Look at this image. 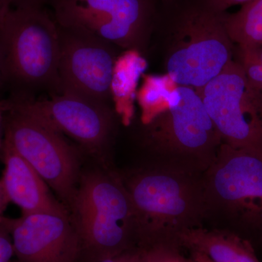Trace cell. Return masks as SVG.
Returning a JSON list of instances; mask_svg holds the SVG:
<instances>
[{
  "mask_svg": "<svg viewBox=\"0 0 262 262\" xmlns=\"http://www.w3.org/2000/svg\"><path fill=\"white\" fill-rule=\"evenodd\" d=\"M163 1H169V0H163Z\"/></svg>",
  "mask_w": 262,
  "mask_h": 262,
  "instance_id": "31",
  "label": "cell"
},
{
  "mask_svg": "<svg viewBox=\"0 0 262 262\" xmlns=\"http://www.w3.org/2000/svg\"><path fill=\"white\" fill-rule=\"evenodd\" d=\"M10 5L8 0H0V13L3 11L5 7Z\"/></svg>",
  "mask_w": 262,
  "mask_h": 262,
  "instance_id": "28",
  "label": "cell"
},
{
  "mask_svg": "<svg viewBox=\"0 0 262 262\" xmlns=\"http://www.w3.org/2000/svg\"><path fill=\"white\" fill-rule=\"evenodd\" d=\"M70 212L80 260L97 262L136 248L135 214L118 170L100 165L82 170Z\"/></svg>",
  "mask_w": 262,
  "mask_h": 262,
  "instance_id": "3",
  "label": "cell"
},
{
  "mask_svg": "<svg viewBox=\"0 0 262 262\" xmlns=\"http://www.w3.org/2000/svg\"><path fill=\"white\" fill-rule=\"evenodd\" d=\"M58 25L60 94L113 106L110 85L120 48L85 31Z\"/></svg>",
  "mask_w": 262,
  "mask_h": 262,
  "instance_id": "11",
  "label": "cell"
},
{
  "mask_svg": "<svg viewBox=\"0 0 262 262\" xmlns=\"http://www.w3.org/2000/svg\"><path fill=\"white\" fill-rule=\"evenodd\" d=\"M0 157L5 165L0 182L10 203L18 206L21 214L70 213L32 165L4 139Z\"/></svg>",
  "mask_w": 262,
  "mask_h": 262,
  "instance_id": "13",
  "label": "cell"
},
{
  "mask_svg": "<svg viewBox=\"0 0 262 262\" xmlns=\"http://www.w3.org/2000/svg\"><path fill=\"white\" fill-rule=\"evenodd\" d=\"M3 137H0V150H1L2 144H3Z\"/></svg>",
  "mask_w": 262,
  "mask_h": 262,
  "instance_id": "29",
  "label": "cell"
},
{
  "mask_svg": "<svg viewBox=\"0 0 262 262\" xmlns=\"http://www.w3.org/2000/svg\"><path fill=\"white\" fill-rule=\"evenodd\" d=\"M178 243L181 248L203 253L213 262H261L249 241L223 229L204 226L188 229Z\"/></svg>",
  "mask_w": 262,
  "mask_h": 262,
  "instance_id": "14",
  "label": "cell"
},
{
  "mask_svg": "<svg viewBox=\"0 0 262 262\" xmlns=\"http://www.w3.org/2000/svg\"><path fill=\"white\" fill-rule=\"evenodd\" d=\"M10 203L9 199L5 194L4 189L0 182V218L3 216V213Z\"/></svg>",
  "mask_w": 262,
  "mask_h": 262,
  "instance_id": "23",
  "label": "cell"
},
{
  "mask_svg": "<svg viewBox=\"0 0 262 262\" xmlns=\"http://www.w3.org/2000/svg\"><path fill=\"white\" fill-rule=\"evenodd\" d=\"M3 139L32 165L70 211L82 173L77 148L12 97L5 100Z\"/></svg>",
  "mask_w": 262,
  "mask_h": 262,
  "instance_id": "7",
  "label": "cell"
},
{
  "mask_svg": "<svg viewBox=\"0 0 262 262\" xmlns=\"http://www.w3.org/2000/svg\"><path fill=\"white\" fill-rule=\"evenodd\" d=\"M198 91L222 144L262 155V92L237 62Z\"/></svg>",
  "mask_w": 262,
  "mask_h": 262,
  "instance_id": "8",
  "label": "cell"
},
{
  "mask_svg": "<svg viewBox=\"0 0 262 262\" xmlns=\"http://www.w3.org/2000/svg\"><path fill=\"white\" fill-rule=\"evenodd\" d=\"M205 1L212 9L218 13H226V10L231 7L246 4L251 0H205Z\"/></svg>",
  "mask_w": 262,
  "mask_h": 262,
  "instance_id": "21",
  "label": "cell"
},
{
  "mask_svg": "<svg viewBox=\"0 0 262 262\" xmlns=\"http://www.w3.org/2000/svg\"><path fill=\"white\" fill-rule=\"evenodd\" d=\"M149 162L203 174L222 144L198 90L177 85L167 108L142 125Z\"/></svg>",
  "mask_w": 262,
  "mask_h": 262,
  "instance_id": "5",
  "label": "cell"
},
{
  "mask_svg": "<svg viewBox=\"0 0 262 262\" xmlns=\"http://www.w3.org/2000/svg\"><path fill=\"white\" fill-rule=\"evenodd\" d=\"M5 85L4 75H3V65H2L1 54H0V88Z\"/></svg>",
  "mask_w": 262,
  "mask_h": 262,
  "instance_id": "26",
  "label": "cell"
},
{
  "mask_svg": "<svg viewBox=\"0 0 262 262\" xmlns=\"http://www.w3.org/2000/svg\"><path fill=\"white\" fill-rule=\"evenodd\" d=\"M17 262H79L80 239L70 213L5 216Z\"/></svg>",
  "mask_w": 262,
  "mask_h": 262,
  "instance_id": "12",
  "label": "cell"
},
{
  "mask_svg": "<svg viewBox=\"0 0 262 262\" xmlns=\"http://www.w3.org/2000/svg\"><path fill=\"white\" fill-rule=\"evenodd\" d=\"M224 13L204 4L190 5L179 13L164 41V66L177 85L204 87L234 58Z\"/></svg>",
  "mask_w": 262,
  "mask_h": 262,
  "instance_id": "6",
  "label": "cell"
},
{
  "mask_svg": "<svg viewBox=\"0 0 262 262\" xmlns=\"http://www.w3.org/2000/svg\"><path fill=\"white\" fill-rule=\"evenodd\" d=\"M189 258L192 262H213L208 256L198 251H189Z\"/></svg>",
  "mask_w": 262,
  "mask_h": 262,
  "instance_id": "24",
  "label": "cell"
},
{
  "mask_svg": "<svg viewBox=\"0 0 262 262\" xmlns=\"http://www.w3.org/2000/svg\"><path fill=\"white\" fill-rule=\"evenodd\" d=\"M51 7L59 25L85 31L125 51H144L154 26L151 0H56Z\"/></svg>",
  "mask_w": 262,
  "mask_h": 262,
  "instance_id": "9",
  "label": "cell"
},
{
  "mask_svg": "<svg viewBox=\"0 0 262 262\" xmlns=\"http://www.w3.org/2000/svg\"><path fill=\"white\" fill-rule=\"evenodd\" d=\"M12 98L57 132L75 141L98 165L113 168L108 154L118 117L113 106L70 94Z\"/></svg>",
  "mask_w": 262,
  "mask_h": 262,
  "instance_id": "10",
  "label": "cell"
},
{
  "mask_svg": "<svg viewBox=\"0 0 262 262\" xmlns=\"http://www.w3.org/2000/svg\"><path fill=\"white\" fill-rule=\"evenodd\" d=\"M136 50H126L117 57L112 77L110 93L117 117L124 125H130L134 117V99L140 75L146 62Z\"/></svg>",
  "mask_w": 262,
  "mask_h": 262,
  "instance_id": "15",
  "label": "cell"
},
{
  "mask_svg": "<svg viewBox=\"0 0 262 262\" xmlns=\"http://www.w3.org/2000/svg\"><path fill=\"white\" fill-rule=\"evenodd\" d=\"M14 254L13 241L5 216L0 218V262H10Z\"/></svg>",
  "mask_w": 262,
  "mask_h": 262,
  "instance_id": "19",
  "label": "cell"
},
{
  "mask_svg": "<svg viewBox=\"0 0 262 262\" xmlns=\"http://www.w3.org/2000/svg\"><path fill=\"white\" fill-rule=\"evenodd\" d=\"M224 23L234 46H262V0H251L236 13H224Z\"/></svg>",
  "mask_w": 262,
  "mask_h": 262,
  "instance_id": "16",
  "label": "cell"
},
{
  "mask_svg": "<svg viewBox=\"0 0 262 262\" xmlns=\"http://www.w3.org/2000/svg\"><path fill=\"white\" fill-rule=\"evenodd\" d=\"M119 173L135 214L136 247L179 246L180 234L204 225L203 174L149 161Z\"/></svg>",
  "mask_w": 262,
  "mask_h": 262,
  "instance_id": "1",
  "label": "cell"
},
{
  "mask_svg": "<svg viewBox=\"0 0 262 262\" xmlns=\"http://www.w3.org/2000/svg\"><path fill=\"white\" fill-rule=\"evenodd\" d=\"M136 99L141 110V125L149 123L167 108L177 84L167 74L144 75Z\"/></svg>",
  "mask_w": 262,
  "mask_h": 262,
  "instance_id": "17",
  "label": "cell"
},
{
  "mask_svg": "<svg viewBox=\"0 0 262 262\" xmlns=\"http://www.w3.org/2000/svg\"><path fill=\"white\" fill-rule=\"evenodd\" d=\"M142 262H192L182 254L180 246L173 244H154L138 248Z\"/></svg>",
  "mask_w": 262,
  "mask_h": 262,
  "instance_id": "18",
  "label": "cell"
},
{
  "mask_svg": "<svg viewBox=\"0 0 262 262\" xmlns=\"http://www.w3.org/2000/svg\"><path fill=\"white\" fill-rule=\"evenodd\" d=\"M258 249H259L260 251H262V246H260L259 248H258Z\"/></svg>",
  "mask_w": 262,
  "mask_h": 262,
  "instance_id": "30",
  "label": "cell"
},
{
  "mask_svg": "<svg viewBox=\"0 0 262 262\" xmlns=\"http://www.w3.org/2000/svg\"><path fill=\"white\" fill-rule=\"evenodd\" d=\"M5 101H0V137L4 134Z\"/></svg>",
  "mask_w": 262,
  "mask_h": 262,
  "instance_id": "25",
  "label": "cell"
},
{
  "mask_svg": "<svg viewBox=\"0 0 262 262\" xmlns=\"http://www.w3.org/2000/svg\"><path fill=\"white\" fill-rule=\"evenodd\" d=\"M59 32L46 8L5 7L0 13V54L13 96L60 94Z\"/></svg>",
  "mask_w": 262,
  "mask_h": 262,
  "instance_id": "2",
  "label": "cell"
},
{
  "mask_svg": "<svg viewBox=\"0 0 262 262\" xmlns=\"http://www.w3.org/2000/svg\"><path fill=\"white\" fill-rule=\"evenodd\" d=\"M56 0H8L11 7L14 8H46L52 5Z\"/></svg>",
  "mask_w": 262,
  "mask_h": 262,
  "instance_id": "22",
  "label": "cell"
},
{
  "mask_svg": "<svg viewBox=\"0 0 262 262\" xmlns=\"http://www.w3.org/2000/svg\"><path fill=\"white\" fill-rule=\"evenodd\" d=\"M97 262H142V260L139 248L136 247L113 257L104 258Z\"/></svg>",
  "mask_w": 262,
  "mask_h": 262,
  "instance_id": "20",
  "label": "cell"
},
{
  "mask_svg": "<svg viewBox=\"0 0 262 262\" xmlns=\"http://www.w3.org/2000/svg\"><path fill=\"white\" fill-rule=\"evenodd\" d=\"M204 223L262 246V155L222 144L203 174Z\"/></svg>",
  "mask_w": 262,
  "mask_h": 262,
  "instance_id": "4",
  "label": "cell"
},
{
  "mask_svg": "<svg viewBox=\"0 0 262 262\" xmlns=\"http://www.w3.org/2000/svg\"><path fill=\"white\" fill-rule=\"evenodd\" d=\"M253 48L256 55H257L259 59L262 61V46H251Z\"/></svg>",
  "mask_w": 262,
  "mask_h": 262,
  "instance_id": "27",
  "label": "cell"
}]
</instances>
